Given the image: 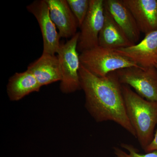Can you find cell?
Wrapping results in <instances>:
<instances>
[{"label":"cell","instance_id":"6da1fadb","mask_svg":"<svg viewBox=\"0 0 157 157\" xmlns=\"http://www.w3.org/2000/svg\"><path fill=\"white\" fill-rule=\"evenodd\" d=\"M81 89L84 93L85 107L97 122H114L136 137L127 115L122 84L116 71L98 77L80 65Z\"/></svg>","mask_w":157,"mask_h":157},{"label":"cell","instance_id":"52a82bcc","mask_svg":"<svg viewBox=\"0 0 157 157\" xmlns=\"http://www.w3.org/2000/svg\"><path fill=\"white\" fill-rule=\"evenodd\" d=\"M26 9L36 17L41 29L43 39L42 53L55 55L59 48L61 37L51 18L49 8L46 1H34L26 6Z\"/></svg>","mask_w":157,"mask_h":157},{"label":"cell","instance_id":"e0dca14e","mask_svg":"<svg viewBox=\"0 0 157 157\" xmlns=\"http://www.w3.org/2000/svg\"><path fill=\"white\" fill-rule=\"evenodd\" d=\"M146 153L150 152L157 151V131L156 132L150 144L144 150Z\"/></svg>","mask_w":157,"mask_h":157},{"label":"cell","instance_id":"ba28073f","mask_svg":"<svg viewBox=\"0 0 157 157\" xmlns=\"http://www.w3.org/2000/svg\"><path fill=\"white\" fill-rule=\"evenodd\" d=\"M115 51L141 67H154L157 63V30L145 35L137 44Z\"/></svg>","mask_w":157,"mask_h":157},{"label":"cell","instance_id":"30bf717a","mask_svg":"<svg viewBox=\"0 0 157 157\" xmlns=\"http://www.w3.org/2000/svg\"><path fill=\"white\" fill-rule=\"evenodd\" d=\"M104 6L132 44H137L140 32L132 12L123 0H104Z\"/></svg>","mask_w":157,"mask_h":157},{"label":"cell","instance_id":"4fadbf2b","mask_svg":"<svg viewBox=\"0 0 157 157\" xmlns=\"http://www.w3.org/2000/svg\"><path fill=\"white\" fill-rule=\"evenodd\" d=\"M104 17L98 39L99 46L115 50L134 45L105 8Z\"/></svg>","mask_w":157,"mask_h":157},{"label":"cell","instance_id":"8992f818","mask_svg":"<svg viewBox=\"0 0 157 157\" xmlns=\"http://www.w3.org/2000/svg\"><path fill=\"white\" fill-rule=\"evenodd\" d=\"M104 0H90L89 10L80 27L77 51L81 52L98 46L104 22Z\"/></svg>","mask_w":157,"mask_h":157},{"label":"cell","instance_id":"3957f363","mask_svg":"<svg viewBox=\"0 0 157 157\" xmlns=\"http://www.w3.org/2000/svg\"><path fill=\"white\" fill-rule=\"evenodd\" d=\"M79 59L82 66L100 77H105L121 69L140 67L115 50L99 45L81 52Z\"/></svg>","mask_w":157,"mask_h":157},{"label":"cell","instance_id":"7a4b0ae2","mask_svg":"<svg viewBox=\"0 0 157 157\" xmlns=\"http://www.w3.org/2000/svg\"><path fill=\"white\" fill-rule=\"evenodd\" d=\"M122 90L128 117L144 150L154 137L157 124V102L144 99L128 86L122 85Z\"/></svg>","mask_w":157,"mask_h":157},{"label":"cell","instance_id":"2e32d148","mask_svg":"<svg viewBox=\"0 0 157 157\" xmlns=\"http://www.w3.org/2000/svg\"><path fill=\"white\" fill-rule=\"evenodd\" d=\"M121 146L127 151L118 147H114L113 153L115 157H157V151L150 152L142 154L138 152V150L132 144L123 143Z\"/></svg>","mask_w":157,"mask_h":157},{"label":"cell","instance_id":"7c38bea8","mask_svg":"<svg viewBox=\"0 0 157 157\" xmlns=\"http://www.w3.org/2000/svg\"><path fill=\"white\" fill-rule=\"evenodd\" d=\"M27 70L35 76L41 87L61 80L59 63L55 55L42 53L29 65Z\"/></svg>","mask_w":157,"mask_h":157},{"label":"cell","instance_id":"5b68a950","mask_svg":"<svg viewBox=\"0 0 157 157\" xmlns=\"http://www.w3.org/2000/svg\"><path fill=\"white\" fill-rule=\"evenodd\" d=\"M116 73L121 84L133 88L137 94L147 101L157 102V70L155 66L124 68Z\"/></svg>","mask_w":157,"mask_h":157},{"label":"cell","instance_id":"8fae6325","mask_svg":"<svg viewBox=\"0 0 157 157\" xmlns=\"http://www.w3.org/2000/svg\"><path fill=\"white\" fill-rule=\"evenodd\" d=\"M132 12L140 33L157 30V0H123Z\"/></svg>","mask_w":157,"mask_h":157},{"label":"cell","instance_id":"277c9868","mask_svg":"<svg viewBox=\"0 0 157 157\" xmlns=\"http://www.w3.org/2000/svg\"><path fill=\"white\" fill-rule=\"evenodd\" d=\"M79 33L68 40L61 42L57 56L62 74L60 90L62 93L69 94L81 90L79 70L80 62L77 45Z\"/></svg>","mask_w":157,"mask_h":157},{"label":"cell","instance_id":"9a60e30c","mask_svg":"<svg viewBox=\"0 0 157 157\" xmlns=\"http://www.w3.org/2000/svg\"><path fill=\"white\" fill-rule=\"evenodd\" d=\"M67 2L80 28L89 10L90 0H67Z\"/></svg>","mask_w":157,"mask_h":157},{"label":"cell","instance_id":"9c48e42d","mask_svg":"<svg viewBox=\"0 0 157 157\" xmlns=\"http://www.w3.org/2000/svg\"><path fill=\"white\" fill-rule=\"evenodd\" d=\"M52 20L58 30L61 38H72L78 27L77 20L71 11L67 0H45Z\"/></svg>","mask_w":157,"mask_h":157},{"label":"cell","instance_id":"5bb4252c","mask_svg":"<svg viewBox=\"0 0 157 157\" xmlns=\"http://www.w3.org/2000/svg\"><path fill=\"white\" fill-rule=\"evenodd\" d=\"M41 88L35 76L27 70L15 73L9 78L7 94L10 101H17L32 93L39 92Z\"/></svg>","mask_w":157,"mask_h":157},{"label":"cell","instance_id":"ac0fdd59","mask_svg":"<svg viewBox=\"0 0 157 157\" xmlns=\"http://www.w3.org/2000/svg\"><path fill=\"white\" fill-rule=\"evenodd\" d=\"M155 67L156 68L157 70V63L155 65Z\"/></svg>","mask_w":157,"mask_h":157}]
</instances>
